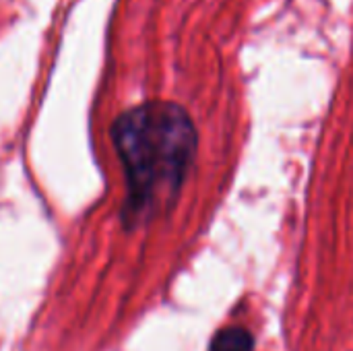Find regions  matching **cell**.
I'll return each mask as SVG.
<instances>
[{
	"mask_svg": "<svg viewBox=\"0 0 353 351\" xmlns=\"http://www.w3.org/2000/svg\"><path fill=\"white\" fill-rule=\"evenodd\" d=\"M209 351H254V337L244 327H225L215 333Z\"/></svg>",
	"mask_w": 353,
	"mask_h": 351,
	"instance_id": "7a4b0ae2",
	"label": "cell"
},
{
	"mask_svg": "<svg viewBox=\"0 0 353 351\" xmlns=\"http://www.w3.org/2000/svg\"><path fill=\"white\" fill-rule=\"evenodd\" d=\"M110 132L126 180L122 223L134 230L174 207L196 155V128L182 106L147 101L122 112Z\"/></svg>",
	"mask_w": 353,
	"mask_h": 351,
	"instance_id": "6da1fadb",
	"label": "cell"
}]
</instances>
